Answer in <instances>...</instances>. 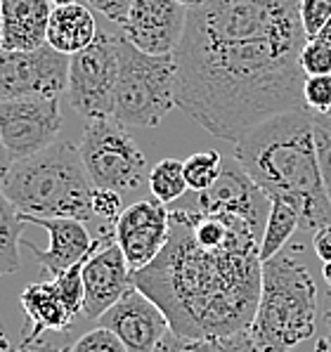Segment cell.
<instances>
[{"label": "cell", "mask_w": 331, "mask_h": 352, "mask_svg": "<svg viewBox=\"0 0 331 352\" xmlns=\"http://www.w3.org/2000/svg\"><path fill=\"white\" fill-rule=\"evenodd\" d=\"M301 0H206L187 10L175 47L178 107L237 142L258 123L303 104Z\"/></svg>", "instance_id": "cell-1"}, {"label": "cell", "mask_w": 331, "mask_h": 352, "mask_svg": "<svg viewBox=\"0 0 331 352\" xmlns=\"http://www.w3.org/2000/svg\"><path fill=\"white\" fill-rule=\"evenodd\" d=\"M260 246H206L197 241L184 210H171V234L133 284L164 310L178 336L246 331L260 298Z\"/></svg>", "instance_id": "cell-2"}, {"label": "cell", "mask_w": 331, "mask_h": 352, "mask_svg": "<svg viewBox=\"0 0 331 352\" xmlns=\"http://www.w3.org/2000/svg\"><path fill=\"white\" fill-rule=\"evenodd\" d=\"M235 144V159L270 201L279 199L301 213V230H319L331 223L310 109L277 113Z\"/></svg>", "instance_id": "cell-3"}, {"label": "cell", "mask_w": 331, "mask_h": 352, "mask_svg": "<svg viewBox=\"0 0 331 352\" xmlns=\"http://www.w3.org/2000/svg\"><path fill=\"white\" fill-rule=\"evenodd\" d=\"M0 189L24 218L90 220L92 185L78 144L55 142L17 159L0 177Z\"/></svg>", "instance_id": "cell-4"}, {"label": "cell", "mask_w": 331, "mask_h": 352, "mask_svg": "<svg viewBox=\"0 0 331 352\" xmlns=\"http://www.w3.org/2000/svg\"><path fill=\"white\" fill-rule=\"evenodd\" d=\"M317 329V284L301 260V246L281 248L263 263L260 298L248 327L260 352H291Z\"/></svg>", "instance_id": "cell-5"}, {"label": "cell", "mask_w": 331, "mask_h": 352, "mask_svg": "<svg viewBox=\"0 0 331 352\" xmlns=\"http://www.w3.org/2000/svg\"><path fill=\"white\" fill-rule=\"evenodd\" d=\"M118 74L114 118L126 128H154L171 113L175 102V55H149L116 34Z\"/></svg>", "instance_id": "cell-6"}, {"label": "cell", "mask_w": 331, "mask_h": 352, "mask_svg": "<svg viewBox=\"0 0 331 352\" xmlns=\"http://www.w3.org/2000/svg\"><path fill=\"white\" fill-rule=\"evenodd\" d=\"M78 149L95 187L114 189L123 197L140 192L149 177L145 154L130 138L128 128L114 116L88 121Z\"/></svg>", "instance_id": "cell-7"}, {"label": "cell", "mask_w": 331, "mask_h": 352, "mask_svg": "<svg viewBox=\"0 0 331 352\" xmlns=\"http://www.w3.org/2000/svg\"><path fill=\"white\" fill-rule=\"evenodd\" d=\"M118 52L116 36L97 31V38L85 50L69 59L67 95L76 111L88 121L114 116V95H116Z\"/></svg>", "instance_id": "cell-8"}, {"label": "cell", "mask_w": 331, "mask_h": 352, "mask_svg": "<svg viewBox=\"0 0 331 352\" xmlns=\"http://www.w3.org/2000/svg\"><path fill=\"white\" fill-rule=\"evenodd\" d=\"M69 59L47 43L36 50L0 47V102L67 93Z\"/></svg>", "instance_id": "cell-9"}, {"label": "cell", "mask_w": 331, "mask_h": 352, "mask_svg": "<svg viewBox=\"0 0 331 352\" xmlns=\"http://www.w3.org/2000/svg\"><path fill=\"white\" fill-rule=\"evenodd\" d=\"M62 123L59 97L0 102V138L12 161L34 156L55 144Z\"/></svg>", "instance_id": "cell-10"}, {"label": "cell", "mask_w": 331, "mask_h": 352, "mask_svg": "<svg viewBox=\"0 0 331 352\" xmlns=\"http://www.w3.org/2000/svg\"><path fill=\"white\" fill-rule=\"evenodd\" d=\"M100 234V246L83 263V312L92 322H97L133 286V270L116 243V232L105 227Z\"/></svg>", "instance_id": "cell-11"}, {"label": "cell", "mask_w": 331, "mask_h": 352, "mask_svg": "<svg viewBox=\"0 0 331 352\" xmlns=\"http://www.w3.org/2000/svg\"><path fill=\"white\" fill-rule=\"evenodd\" d=\"M130 270H142L164 251L171 234V210L159 199H140L121 210L114 225Z\"/></svg>", "instance_id": "cell-12"}, {"label": "cell", "mask_w": 331, "mask_h": 352, "mask_svg": "<svg viewBox=\"0 0 331 352\" xmlns=\"http://www.w3.org/2000/svg\"><path fill=\"white\" fill-rule=\"evenodd\" d=\"M97 322L100 327L111 329L128 352H154L171 333L164 310L135 284Z\"/></svg>", "instance_id": "cell-13"}, {"label": "cell", "mask_w": 331, "mask_h": 352, "mask_svg": "<svg viewBox=\"0 0 331 352\" xmlns=\"http://www.w3.org/2000/svg\"><path fill=\"white\" fill-rule=\"evenodd\" d=\"M199 210L204 213H232L248 220L263 234L270 215V197L251 180L237 159L222 161L218 180L199 192Z\"/></svg>", "instance_id": "cell-14"}, {"label": "cell", "mask_w": 331, "mask_h": 352, "mask_svg": "<svg viewBox=\"0 0 331 352\" xmlns=\"http://www.w3.org/2000/svg\"><path fill=\"white\" fill-rule=\"evenodd\" d=\"M187 8L178 0H133L121 36L149 55H173L182 38Z\"/></svg>", "instance_id": "cell-15"}, {"label": "cell", "mask_w": 331, "mask_h": 352, "mask_svg": "<svg viewBox=\"0 0 331 352\" xmlns=\"http://www.w3.org/2000/svg\"><path fill=\"white\" fill-rule=\"evenodd\" d=\"M24 218V215H21ZM24 223H34L50 234V246L38 248L34 241H24V246L34 253L36 263L45 270L50 277L67 272L69 267L85 263V258L100 246L102 234L92 239L83 220L74 218H24Z\"/></svg>", "instance_id": "cell-16"}, {"label": "cell", "mask_w": 331, "mask_h": 352, "mask_svg": "<svg viewBox=\"0 0 331 352\" xmlns=\"http://www.w3.org/2000/svg\"><path fill=\"white\" fill-rule=\"evenodd\" d=\"M19 302L26 312V327L21 348H34L45 331H67L76 315L69 312L59 296L55 281H36L19 294Z\"/></svg>", "instance_id": "cell-17"}, {"label": "cell", "mask_w": 331, "mask_h": 352, "mask_svg": "<svg viewBox=\"0 0 331 352\" xmlns=\"http://www.w3.org/2000/svg\"><path fill=\"white\" fill-rule=\"evenodd\" d=\"M5 50H36L47 43L50 0H0Z\"/></svg>", "instance_id": "cell-18"}, {"label": "cell", "mask_w": 331, "mask_h": 352, "mask_svg": "<svg viewBox=\"0 0 331 352\" xmlns=\"http://www.w3.org/2000/svg\"><path fill=\"white\" fill-rule=\"evenodd\" d=\"M97 31L100 24L88 5L72 3L64 8H52L47 21V45L72 57L95 41Z\"/></svg>", "instance_id": "cell-19"}, {"label": "cell", "mask_w": 331, "mask_h": 352, "mask_svg": "<svg viewBox=\"0 0 331 352\" xmlns=\"http://www.w3.org/2000/svg\"><path fill=\"white\" fill-rule=\"evenodd\" d=\"M154 352H260L253 343L251 333L237 331L227 336H178L168 333Z\"/></svg>", "instance_id": "cell-20"}, {"label": "cell", "mask_w": 331, "mask_h": 352, "mask_svg": "<svg viewBox=\"0 0 331 352\" xmlns=\"http://www.w3.org/2000/svg\"><path fill=\"white\" fill-rule=\"evenodd\" d=\"M296 230H301V213L291 204L273 199L268 223H265L263 230V239H260V263L277 256L281 248H286V243H289Z\"/></svg>", "instance_id": "cell-21"}, {"label": "cell", "mask_w": 331, "mask_h": 352, "mask_svg": "<svg viewBox=\"0 0 331 352\" xmlns=\"http://www.w3.org/2000/svg\"><path fill=\"white\" fill-rule=\"evenodd\" d=\"M24 225L26 223L21 218V213L0 189V277H8V274L19 270V241Z\"/></svg>", "instance_id": "cell-22"}, {"label": "cell", "mask_w": 331, "mask_h": 352, "mask_svg": "<svg viewBox=\"0 0 331 352\" xmlns=\"http://www.w3.org/2000/svg\"><path fill=\"white\" fill-rule=\"evenodd\" d=\"M147 187L151 197L159 199L161 204H173L182 197L189 189L187 180H184V166L178 159H164L156 166H151Z\"/></svg>", "instance_id": "cell-23"}, {"label": "cell", "mask_w": 331, "mask_h": 352, "mask_svg": "<svg viewBox=\"0 0 331 352\" xmlns=\"http://www.w3.org/2000/svg\"><path fill=\"white\" fill-rule=\"evenodd\" d=\"M222 156L220 151L209 149V151H199V154H192L189 159L182 161L184 166V180H187L189 189H197V192H204L218 180L220 170H222Z\"/></svg>", "instance_id": "cell-24"}, {"label": "cell", "mask_w": 331, "mask_h": 352, "mask_svg": "<svg viewBox=\"0 0 331 352\" xmlns=\"http://www.w3.org/2000/svg\"><path fill=\"white\" fill-rule=\"evenodd\" d=\"M314 147H317L319 173H322L324 192L331 206V116L329 113H312Z\"/></svg>", "instance_id": "cell-25"}, {"label": "cell", "mask_w": 331, "mask_h": 352, "mask_svg": "<svg viewBox=\"0 0 331 352\" xmlns=\"http://www.w3.org/2000/svg\"><path fill=\"white\" fill-rule=\"evenodd\" d=\"M55 281L59 296H62L64 305L69 307V312L72 315H78L81 310H83V298H85V289H83V263L74 265V267H69L67 272L57 274V277H52Z\"/></svg>", "instance_id": "cell-26"}, {"label": "cell", "mask_w": 331, "mask_h": 352, "mask_svg": "<svg viewBox=\"0 0 331 352\" xmlns=\"http://www.w3.org/2000/svg\"><path fill=\"white\" fill-rule=\"evenodd\" d=\"M303 104L312 113H329L331 109V74H312L303 80Z\"/></svg>", "instance_id": "cell-27"}, {"label": "cell", "mask_w": 331, "mask_h": 352, "mask_svg": "<svg viewBox=\"0 0 331 352\" xmlns=\"http://www.w3.org/2000/svg\"><path fill=\"white\" fill-rule=\"evenodd\" d=\"M64 352H128L116 333L107 327H97L83 333L74 345L64 348Z\"/></svg>", "instance_id": "cell-28"}, {"label": "cell", "mask_w": 331, "mask_h": 352, "mask_svg": "<svg viewBox=\"0 0 331 352\" xmlns=\"http://www.w3.org/2000/svg\"><path fill=\"white\" fill-rule=\"evenodd\" d=\"M301 67L306 76L312 74H331V45L319 38H308L301 52Z\"/></svg>", "instance_id": "cell-29"}, {"label": "cell", "mask_w": 331, "mask_h": 352, "mask_svg": "<svg viewBox=\"0 0 331 352\" xmlns=\"http://www.w3.org/2000/svg\"><path fill=\"white\" fill-rule=\"evenodd\" d=\"M331 19V0H301V21L308 38H314Z\"/></svg>", "instance_id": "cell-30"}, {"label": "cell", "mask_w": 331, "mask_h": 352, "mask_svg": "<svg viewBox=\"0 0 331 352\" xmlns=\"http://www.w3.org/2000/svg\"><path fill=\"white\" fill-rule=\"evenodd\" d=\"M121 194L114 192V189H102V187H95L92 192V213L100 215L105 220H114L121 215Z\"/></svg>", "instance_id": "cell-31"}, {"label": "cell", "mask_w": 331, "mask_h": 352, "mask_svg": "<svg viewBox=\"0 0 331 352\" xmlns=\"http://www.w3.org/2000/svg\"><path fill=\"white\" fill-rule=\"evenodd\" d=\"M130 3H133V0H85V5H88L90 10L105 14V19L116 24L118 29H121L123 21L128 19Z\"/></svg>", "instance_id": "cell-32"}, {"label": "cell", "mask_w": 331, "mask_h": 352, "mask_svg": "<svg viewBox=\"0 0 331 352\" xmlns=\"http://www.w3.org/2000/svg\"><path fill=\"white\" fill-rule=\"evenodd\" d=\"M312 248L317 253V258L322 263H329L331 260V223L314 230V239H312Z\"/></svg>", "instance_id": "cell-33"}, {"label": "cell", "mask_w": 331, "mask_h": 352, "mask_svg": "<svg viewBox=\"0 0 331 352\" xmlns=\"http://www.w3.org/2000/svg\"><path fill=\"white\" fill-rule=\"evenodd\" d=\"M10 164H12V159H10L8 149H5L3 138H0V177H3V173L8 170V166H10Z\"/></svg>", "instance_id": "cell-34"}, {"label": "cell", "mask_w": 331, "mask_h": 352, "mask_svg": "<svg viewBox=\"0 0 331 352\" xmlns=\"http://www.w3.org/2000/svg\"><path fill=\"white\" fill-rule=\"evenodd\" d=\"M322 317H324V324H327V329H331V289H327V296H324Z\"/></svg>", "instance_id": "cell-35"}, {"label": "cell", "mask_w": 331, "mask_h": 352, "mask_svg": "<svg viewBox=\"0 0 331 352\" xmlns=\"http://www.w3.org/2000/svg\"><path fill=\"white\" fill-rule=\"evenodd\" d=\"M314 352H331V333L322 336V338L317 340V345H314Z\"/></svg>", "instance_id": "cell-36"}, {"label": "cell", "mask_w": 331, "mask_h": 352, "mask_svg": "<svg viewBox=\"0 0 331 352\" xmlns=\"http://www.w3.org/2000/svg\"><path fill=\"white\" fill-rule=\"evenodd\" d=\"M314 38H319L322 43H327V45H331V19L322 26V29H319V34L314 36Z\"/></svg>", "instance_id": "cell-37"}, {"label": "cell", "mask_w": 331, "mask_h": 352, "mask_svg": "<svg viewBox=\"0 0 331 352\" xmlns=\"http://www.w3.org/2000/svg\"><path fill=\"white\" fill-rule=\"evenodd\" d=\"M322 277H324V281H327V289H331V260L322 265Z\"/></svg>", "instance_id": "cell-38"}, {"label": "cell", "mask_w": 331, "mask_h": 352, "mask_svg": "<svg viewBox=\"0 0 331 352\" xmlns=\"http://www.w3.org/2000/svg\"><path fill=\"white\" fill-rule=\"evenodd\" d=\"M180 5H184L187 10H192V8H199V5H204L206 0H178Z\"/></svg>", "instance_id": "cell-39"}, {"label": "cell", "mask_w": 331, "mask_h": 352, "mask_svg": "<svg viewBox=\"0 0 331 352\" xmlns=\"http://www.w3.org/2000/svg\"><path fill=\"white\" fill-rule=\"evenodd\" d=\"M52 8H64V5H72V3H78V0H50Z\"/></svg>", "instance_id": "cell-40"}, {"label": "cell", "mask_w": 331, "mask_h": 352, "mask_svg": "<svg viewBox=\"0 0 331 352\" xmlns=\"http://www.w3.org/2000/svg\"><path fill=\"white\" fill-rule=\"evenodd\" d=\"M0 352H10V343H8V338H5L3 333H0Z\"/></svg>", "instance_id": "cell-41"}, {"label": "cell", "mask_w": 331, "mask_h": 352, "mask_svg": "<svg viewBox=\"0 0 331 352\" xmlns=\"http://www.w3.org/2000/svg\"><path fill=\"white\" fill-rule=\"evenodd\" d=\"M10 352H55V350H38V348H17V350H10Z\"/></svg>", "instance_id": "cell-42"}, {"label": "cell", "mask_w": 331, "mask_h": 352, "mask_svg": "<svg viewBox=\"0 0 331 352\" xmlns=\"http://www.w3.org/2000/svg\"><path fill=\"white\" fill-rule=\"evenodd\" d=\"M0 47H3V14H0Z\"/></svg>", "instance_id": "cell-43"}, {"label": "cell", "mask_w": 331, "mask_h": 352, "mask_svg": "<svg viewBox=\"0 0 331 352\" xmlns=\"http://www.w3.org/2000/svg\"><path fill=\"white\" fill-rule=\"evenodd\" d=\"M329 116H331V109H329Z\"/></svg>", "instance_id": "cell-44"}, {"label": "cell", "mask_w": 331, "mask_h": 352, "mask_svg": "<svg viewBox=\"0 0 331 352\" xmlns=\"http://www.w3.org/2000/svg\"><path fill=\"white\" fill-rule=\"evenodd\" d=\"M57 352H64V350H57Z\"/></svg>", "instance_id": "cell-45"}]
</instances>
